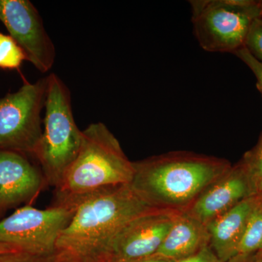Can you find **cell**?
Instances as JSON below:
<instances>
[{"label":"cell","mask_w":262,"mask_h":262,"mask_svg":"<svg viewBox=\"0 0 262 262\" xmlns=\"http://www.w3.org/2000/svg\"><path fill=\"white\" fill-rule=\"evenodd\" d=\"M253 258H254V262H262V250L254 253Z\"/></svg>","instance_id":"obj_24"},{"label":"cell","mask_w":262,"mask_h":262,"mask_svg":"<svg viewBox=\"0 0 262 262\" xmlns=\"http://www.w3.org/2000/svg\"><path fill=\"white\" fill-rule=\"evenodd\" d=\"M253 254H237L227 262H254Z\"/></svg>","instance_id":"obj_22"},{"label":"cell","mask_w":262,"mask_h":262,"mask_svg":"<svg viewBox=\"0 0 262 262\" xmlns=\"http://www.w3.org/2000/svg\"><path fill=\"white\" fill-rule=\"evenodd\" d=\"M47 84V77L25 82L16 92L0 98V149L34 155L42 137Z\"/></svg>","instance_id":"obj_6"},{"label":"cell","mask_w":262,"mask_h":262,"mask_svg":"<svg viewBox=\"0 0 262 262\" xmlns=\"http://www.w3.org/2000/svg\"><path fill=\"white\" fill-rule=\"evenodd\" d=\"M258 195L259 196V198L262 200V191L259 193V194H258Z\"/></svg>","instance_id":"obj_26"},{"label":"cell","mask_w":262,"mask_h":262,"mask_svg":"<svg viewBox=\"0 0 262 262\" xmlns=\"http://www.w3.org/2000/svg\"><path fill=\"white\" fill-rule=\"evenodd\" d=\"M47 79L42 137L34 156L40 163L46 184L57 189L78 155L82 130L74 118L68 87L56 74Z\"/></svg>","instance_id":"obj_4"},{"label":"cell","mask_w":262,"mask_h":262,"mask_svg":"<svg viewBox=\"0 0 262 262\" xmlns=\"http://www.w3.org/2000/svg\"><path fill=\"white\" fill-rule=\"evenodd\" d=\"M245 47L255 58L262 63V17L253 22Z\"/></svg>","instance_id":"obj_17"},{"label":"cell","mask_w":262,"mask_h":262,"mask_svg":"<svg viewBox=\"0 0 262 262\" xmlns=\"http://www.w3.org/2000/svg\"><path fill=\"white\" fill-rule=\"evenodd\" d=\"M260 6H261V14H262V1H259Z\"/></svg>","instance_id":"obj_27"},{"label":"cell","mask_w":262,"mask_h":262,"mask_svg":"<svg viewBox=\"0 0 262 262\" xmlns=\"http://www.w3.org/2000/svg\"><path fill=\"white\" fill-rule=\"evenodd\" d=\"M262 250V200L257 201L250 213L237 254H253Z\"/></svg>","instance_id":"obj_14"},{"label":"cell","mask_w":262,"mask_h":262,"mask_svg":"<svg viewBox=\"0 0 262 262\" xmlns=\"http://www.w3.org/2000/svg\"><path fill=\"white\" fill-rule=\"evenodd\" d=\"M24 61L27 56L21 48L10 35L0 32V69L18 70Z\"/></svg>","instance_id":"obj_15"},{"label":"cell","mask_w":262,"mask_h":262,"mask_svg":"<svg viewBox=\"0 0 262 262\" xmlns=\"http://www.w3.org/2000/svg\"><path fill=\"white\" fill-rule=\"evenodd\" d=\"M46 184L23 153L0 149V213L32 201Z\"/></svg>","instance_id":"obj_11"},{"label":"cell","mask_w":262,"mask_h":262,"mask_svg":"<svg viewBox=\"0 0 262 262\" xmlns=\"http://www.w3.org/2000/svg\"><path fill=\"white\" fill-rule=\"evenodd\" d=\"M132 262H177L175 260L165 257L159 254L151 255L147 257L141 258V259L136 260Z\"/></svg>","instance_id":"obj_21"},{"label":"cell","mask_w":262,"mask_h":262,"mask_svg":"<svg viewBox=\"0 0 262 262\" xmlns=\"http://www.w3.org/2000/svg\"><path fill=\"white\" fill-rule=\"evenodd\" d=\"M14 251H19L16 248L13 247V246H10V245L3 244L0 243V254H3V253L14 252Z\"/></svg>","instance_id":"obj_23"},{"label":"cell","mask_w":262,"mask_h":262,"mask_svg":"<svg viewBox=\"0 0 262 262\" xmlns=\"http://www.w3.org/2000/svg\"><path fill=\"white\" fill-rule=\"evenodd\" d=\"M247 170L257 194L262 191V134L258 144L241 160Z\"/></svg>","instance_id":"obj_16"},{"label":"cell","mask_w":262,"mask_h":262,"mask_svg":"<svg viewBox=\"0 0 262 262\" xmlns=\"http://www.w3.org/2000/svg\"><path fill=\"white\" fill-rule=\"evenodd\" d=\"M75 211V208L61 205L45 210L30 205L21 207L0 221V243L30 254H55L57 241Z\"/></svg>","instance_id":"obj_7"},{"label":"cell","mask_w":262,"mask_h":262,"mask_svg":"<svg viewBox=\"0 0 262 262\" xmlns=\"http://www.w3.org/2000/svg\"><path fill=\"white\" fill-rule=\"evenodd\" d=\"M179 214L157 210L130 221L113 239L107 262H132L155 254Z\"/></svg>","instance_id":"obj_9"},{"label":"cell","mask_w":262,"mask_h":262,"mask_svg":"<svg viewBox=\"0 0 262 262\" xmlns=\"http://www.w3.org/2000/svg\"><path fill=\"white\" fill-rule=\"evenodd\" d=\"M142 201L130 184L106 188L85 196L76 206L56 243L61 259L107 262L113 239L130 221L157 211Z\"/></svg>","instance_id":"obj_2"},{"label":"cell","mask_w":262,"mask_h":262,"mask_svg":"<svg viewBox=\"0 0 262 262\" xmlns=\"http://www.w3.org/2000/svg\"><path fill=\"white\" fill-rule=\"evenodd\" d=\"M234 56L239 58L244 63L248 66L256 79V87L262 96V63L251 54L247 48H241L233 53Z\"/></svg>","instance_id":"obj_19"},{"label":"cell","mask_w":262,"mask_h":262,"mask_svg":"<svg viewBox=\"0 0 262 262\" xmlns=\"http://www.w3.org/2000/svg\"><path fill=\"white\" fill-rule=\"evenodd\" d=\"M206 225L187 213H179L158 252L175 261L191 257L209 246Z\"/></svg>","instance_id":"obj_13"},{"label":"cell","mask_w":262,"mask_h":262,"mask_svg":"<svg viewBox=\"0 0 262 262\" xmlns=\"http://www.w3.org/2000/svg\"><path fill=\"white\" fill-rule=\"evenodd\" d=\"M177 262H222L217 258L210 246L203 248L191 257L184 258Z\"/></svg>","instance_id":"obj_20"},{"label":"cell","mask_w":262,"mask_h":262,"mask_svg":"<svg viewBox=\"0 0 262 262\" xmlns=\"http://www.w3.org/2000/svg\"><path fill=\"white\" fill-rule=\"evenodd\" d=\"M61 262H96L91 261H85V260L75 259V258H68V259H63Z\"/></svg>","instance_id":"obj_25"},{"label":"cell","mask_w":262,"mask_h":262,"mask_svg":"<svg viewBox=\"0 0 262 262\" xmlns=\"http://www.w3.org/2000/svg\"><path fill=\"white\" fill-rule=\"evenodd\" d=\"M134 174V163L113 133L102 122L91 124L82 130L78 155L56 189L54 205L75 208L90 194L130 184Z\"/></svg>","instance_id":"obj_3"},{"label":"cell","mask_w":262,"mask_h":262,"mask_svg":"<svg viewBox=\"0 0 262 262\" xmlns=\"http://www.w3.org/2000/svg\"><path fill=\"white\" fill-rule=\"evenodd\" d=\"M0 21L23 50L27 61L47 73L56 60V48L42 17L29 0H0Z\"/></svg>","instance_id":"obj_8"},{"label":"cell","mask_w":262,"mask_h":262,"mask_svg":"<svg viewBox=\"0 0 262 262\" xmlns=\"http://www.w3.org/2000/svg\"><path fill=\"white\" fill-rule=\"evenodd\" d=\"M257 196L244 200L207 224L210 248L220 261L227 262L237 254L248 217L256 204Z\"/></svg>","instance_id":"obj_12"},{"label":"cell","mask_w":262,"mask_h":262,"mask_svg":"<svg viewBox=\"0 0 262 262\" xmlns=\"http://www.w3.org/2000/svg\"><path fill=\"white\" fill-rule=\"evenodd\" d=\"M130 187L155 209L182 213L232 166L229 160L189 151H173L133 162Z\"/></svg>","instance_id":"obj_1"},{"label":"cell","mask_w":262,"mask_h":262,"mask_svg":"<svg viewBox=\"0 0 262 262\" xmlns=\"http://www.w3.org/2000/svg\"><path fill=\"white\" fill-rule=\"evenodd\" d=\"M258 195L239 160L205 191L185 213L204 225L251 196Z\"/></svg>","instance_id":"obj_10"},{"label":"cell","mask_w":262,"mask_h":262,"mask_svg":"<svg viewBox=\"0 0 262 262\" xmlns=\"http://www.w3.org/2000/svg\"><path fill=\"white\" fill-rule=\"evenodd\" d=\"M58 253L51 256H37L30 253L14 251L0 254V262H61Z\"/></svg>","instance_id":"obj_18"},{"label":"cell","mask_w":262,"mask_h":262,"mask_svg":"<svg viewBox=\"0 0 262 262\" xmlns=\"http://www.w3.org/2000/svg\"><path fill=\"white\" fill-rule=\"evenodd\" d=\"M194 37L204 51L231 53L245 47L253 22L262 17L259 1H189Z\"/></svg>","instance_id":"obj_5"}]
</instances>
